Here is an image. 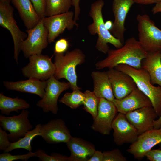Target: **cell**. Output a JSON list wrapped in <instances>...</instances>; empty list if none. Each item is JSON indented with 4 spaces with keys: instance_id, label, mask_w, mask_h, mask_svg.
<instances>
[{
    "instance_id": "f6af8a7d",
    "label": "cell",
    "mask_w": 161,
    "mask_h": 161,
    "mask_svg": "<svg viewBox=\"0 0 161 161\" xmlns=\"http://www.w3.org/2000/svg\"><path fill=\"white\" fill-rule=\"evenodd\" d=\"M159 130L161 131V127L159 129Z\"/></svg>"
},
{
    "instance_id": "8d00e7d4",
    "label": "cell",
    "mask_w": 161,
    "mask_h": 161,
    "mask_svg": "<svg viewBox=\"0 0 161 161\" xmlns=\"http://www.w3.org/2000/svg\"><path fill=\"white\" fill-rule=\"evenodd\" d=\"M80 0H72V6L74 7L75 12L74 19L76 21L79 19L80 13V8L79 6Z\"/></svg>"
},
{
    "instance_id": "7c38bea8",
    "label": "cell",
    "mask_w": 161,
    "mask_h": 161,
    "mask_svg": "<svg viewBox=\"0 0 161 161\" xmlns=\"http://www.w3.org/2000/svg\"><path fill=\"white\" fill-rule=\"evenodd\" d=\"M117 112L113 102L104 98H100L97 115L94 120L91 126L92 129L103 135L109 134Z\"/></svg>"
},
{
    "instance_id": "d4e9b609",
    "label": "cell",
    "mask_w": 161,
    "mask_h": 161,
    "mask_svg": "<svg viewBox=\"0 0 161 161\" xmlns=\"http://www.w3.org/2000/svg\"><path fill=\"white\" fill-rule=\"evenodd\" d=\"M30 107V104L23 99L18 97L12 98L0 93V110L3 115L8 116L13 111L18 113L19 110L27 109Z\"/></svg>"
},
{
    "instance_id": "f546056e",
    "label": "cell",
    "mask_w": 161,
    "mask_h": 161,
    "mask_svg": "<svg viewBox=\"0 0 161 161\" xmlns=\"http://www.w3.org/2000/svg\"><path fill=\"white\" fill-rule=\"evenodd\" d=\"M37 157L41 161H68V158L56 153H52L50 155H48L46 152L42 149L37 150Z\"/></svg>"
},
{
    "instance_id": "d6986e66",
    "label": "cell",
    "mask_w": 161,
    "mask_h": 161,
    "mask_svg": "<svg viewBox=\"0 0 161 161\" xmlns=\"http://www.w3.org/2000/svg\"><path fill=\"white\" fill-rule=\"evenodd\" d=\"M113 102L117 112L125 114L143 107L152 106L149 98L137 87L122 99L115 98Z\"/></svg>"
},
{
    "instance_id": "3957f363",
    "label": "cell",
    "mask_w": 161,
    "mask_h": 161,
    "mask_svg": "<svg viewBox=\"0 0 161 161\" xmlns=\"http://www.w3.org/2000/svg\"><path fill=\"white\" fill-rule=\"evenodd\" d=\"M85 59V54L78 48L68 52L65 55L55 53L54 63L56 70L54 76L58 80L64 78L67 80L72 91L80 90L77 85L76 67L83 63Z\"/></svg>"
},
{
    "instance_id": "2e32d148",
    "label": "cell",
    "mask_w": 161,
    "mask_h": 161,
    "mask_svg": "<svg viewBox=\"0 0 161 161\" xmlns=\"http://www.w3.org/2000/svg\"><path fill=\"white\" fill-rule=\"evenodd\" d=\"M106 72L115 99L125 97L137 87L133 79L128 74L115 68L109 69Z\"/></svg>"
},
{
    "instance_id": "8992f818",
    "label": "cell",
    "mask_w": 161,
    "mask_h": 161,
    "mask_svg": "<svg viewBox=\"0 0 161 161\" xmlns=\"http://www.w3.org/2000/svg\"><path fill=\"white\" fill-rule=\"evenodd\" d=\"M0 25L10 32L14 45V58L17 64L21 51L22 44L27 35L21 31L17 26L13 16V8L10 1H0Z\"/></svg>"
},
{
    "instance_id": "6da1fadb",
    "label": "cell",
    "mask_w": 161,
    "mask_h": 161,
    "mask_svg": "<svg viewBox=\"0 0 161 161\" xmlns=\"http://www.w3.org/2000/svg\"><path fill=\"white\" fill-rule=\"evenodd\" d=\"M148 53L141 46L138 41L132 37L128 39L122 46L116 49H109L105 58L96 63V69L115 68L125 64L137 69L141 67V62Z\"/></svg>"
},
{
    "instance_id": "1f68e13d",
    "label": "cell",
    "mask_w": 161,
    "mask_h": 161,
    "mask_svg": "<svg viewBox=\"0 0 161 161\" xmlns=\"http://www.w3.org/2000/svg\"><path fill=\"white\" fill-rule=\"evenodd\" d=\"M103 161H126V157L122 154L118 148L113 150L104 151L103 152Z\"/></svg>"
},
{
    "instance_id": "ffe728a7",
    "label": "cell",
    "mask_w": 161,
    "mask_h": 161,
    "mask_svg": "<svg viewBox=\"0 0 161 161\" xmlns=\"http://www.w3.org/2000/svg\"><path fill=\"white\" fill-rule=\"evenodd\" d=\"M66 145L71 153L68 161H88L96 150L92 143L80 138L72 137Z\"/></svg>"
},
{
    "instance_id": "5bb4252c",
    "label": "cell",
    "mask_w": 161,
    "mask_h": 161,
    "mask_svg": "<svg viewBox=\"0 0 161 161\" xmlns=\"http://www.w3.org/2000/svg\"><path fill=\"white\" fill-rule=\"evenodd\" d=\"M114 141L118 146L135 141L139 135L136 128L128 121L126 115L119 112L112 126Z\"/></svg>"
},
{
    "instance_id": "7a4b0ae2",
    "label": "cell",
    "mask_w": 161,
    "mask_h": 161,
    "mask_svg": "<svg viewBox=\"0 0 161 161\" xmlns=\"http://www.w3.org/2000/svg\"><path fill=\"white\" fill-rule=\"evenodd\" d=\"M104 4L103 0H97L91 5L89 14L93 22L88 26V30L91 35H97L96 48L100 52L106 54L109 49L108 43L112 44L116 49L120 48L123 44L115 38L105 27L102 13Z\"/></svg>"
},
{
    "instance_id": "ac0fdd59",
    "label": "cell",
    "mask_w": 161,
    "mask_h": 161,
    "mask_svg": "<svg viewBox=\"0 0 161 161\" xmlns=\"http://www.w3.org/2000/svg\"><path fill=\"white\" fill-rule=\"evenodd\" d=\"M126 118L137 129L139 135L154 129V123L158 116L152 106L140 108L127 113Z\"/></svg>"
},
{
    "instance_id": "603a6c76",
    "label": "cell",
    "mask_w": 161,
    "mask_h": 161,
    "mask_svg": "<svg viewBox=\"0 0 161 161\" xmlns=\"http://www.w3.org/2000/svg\"><path fill=\"white\" fill-rule=\"evenodd\" d=\"M27 29L35 27L41 19L30 0H11Z\"/></svg>"
},
{
    "instance_id": "836d02e7",
    "label": "cell",
    "mask_w": 161,
    "mask_h": 161,
    "mask_svg": "<svg viewBox=\"0 0 161 161\" xmlns=\"http://www.w3.org/2000/svg\"><path fill=\"white\" fill-rule=\"evenodd\" d=\"M10 141L8 134L0 126V150L3 151V152L5 151L10 145L11 143Z\"/></svg>"
},
{
    "instance_id": "44dd1931",
    "label": "cell",
    "mask_w": 161,
    "mask_h": 161,
    "mask_svg": "<svg viewBox=\"0 0 161 161\" xmlns=\"http://www.w3.org/2000/svg\"><path fill=\"white\" fill-rule=\"evenodd\" d=\"M4 86L8 90L35 94L41 99L44 96L47 86L46 80L32 78L16 82H3Z\"/></svg>"
},
{
    "instance_id": "f35d334b",
    "label": "cell",
    "mask_w": 161,
    "mask_h": 161,
    "mask_svg": "<svg viewBox=\"0 0 161 161\" xmlns=\"http://www.w3.org/2000/svg\"><path fill=\"white\" fill-rule=\"evenodd\" d=\"M134 2L142 4H156L161 1V0H134Z\"/></svg>"
},
{
    "instance_id": "d6a6232c",
    "label": "cell",
    "mask_w": 161,
    "mask_h": 161,
    "mask_svg": "<svg viewBox=\"0 0 161 161\" xmlns=\"http://www.w3.org/2000/svg\"><path fill=\"white\" fill-rule=\"evenodd\" d=\"M36 12L42 18L45 16L46 0H30Z\"/></svg>"
},
{
    "instance_id": "f1b7e54d",
    "label": "cell",
    "mask_w": 161,
    "mask_h": 161,
    "mask_svg": "<svg viewBox=\"0 0 161 161\" xmlns=\"http://www.w3.org/2000/svg\"><path fill=\"white\" fill-rule=\"evenodd\" d=\"M85 98L83 103L84 109L92 116L93 120L96 117L100 98L93 92L87 90L84 92Z\"/></svg>"
},
{
    "instance_id": "60d3db41",
    "label": "cell",
    "mask_w": 161,
    "mask_h": 161,
    "mask_svg": "<svg viewBox=\"0 0 161 161\" xmlns=\"http://www.w3.org/2000/svg\"><path fill=\"white\" fill-rule=\"evenodd\" d=\"M161 127V115L158 119L155 120L154 123V129H159Z\"/></svg>"
},
{
    "instance_id": "30bf717a",
    "label": "cell",
    "mask_w": 161,
    "mask_h": 161,
    "mask_svg": "<svg viewBox=\"0 0 161 161\" xmlns=\"http://www.w3.org/2000/svg\"><path fill=\"white\" fill-rule=\"evenodd\" d=\"M47 86L44 97L39 100L36 105L42 109L44 113L51 112L55 115L58 111V100L61 93L70 87L69 82H60L52 76L46 80Z\"/></svg>"
},
{
    "instance_id": "74e56055",
    "label": "cell",
    "mask_w": 161,
    "mask_h": 161,
    "mask_svg": "<svg viewBox=\"0 0 161 161\" xmlns=\"http://www.w3.org/2000/svg\"><path fill=\"white\" fill-rule=\"evenodd\" d=\"M103 152L95 150L92 156L88 161H103Z\"/></svg>"
},
{
    "instance_id": "cb8c5ba5",
    "label": "cell",
    "mask_w": 161,
    "mask_h": 161,
    "mask_svg": "<svg viewBox=\"0 0 161 161\" xmlns=\"http://www.w3.org/2000/svg\"><path fill=\"white\" fill-rule=\"evenodd\" d=\"M148 53L142 61L141 67L149 73L153 85L161 87V52Z\"/></svg>"
},
{
    "instance_id": "ee69618b",
    "label": "cell",
    "mask_w": 161,
    "mask_h": 161,
    "mask_svg": "<svg viewBox=\"0 0 161 161\" xmlns=\"http://www.w3.org/2000/svg\"><path fill=\"white\" fill-rule=\"evenodd\" d=\"M160 148H161V143H160Z\"/></svg>"
},
{
    "instance_id": "7402d4cb",
    "label": "cell",
    "mask_w": 161,
    "mask_h": 161,
    "mask_svg": "<svg viewBox=\"0 0 161 161\" xmlns=\"http://www.w3.org/2000/svg\"><path fill=\"white\" fill-rule=\"evenodd\" d=\"M91 76L93 82V92L96 95L113 102L115 98L107 72L93 71Z\"/></svg>"
},
{
    "instance_id": "e575fe53",
    "label": "cell",
    "mask_w": 161,
    "mask_h": 161,
    "mask_svg": "<svg viewBox=\"0 0 161 161\" xmlns=\"http://www.w3.org/2000/svg\"><path fill=\"white\" fill-rule=\"evenodd\" d=\"M69 42L66 39L61 38L57 41L55 46V53H63L69 47Z\"/></svg>"
},
{
    "instance_id": "ba28073f",
    "label": "cell",
    "mask_w": 161,
    "mask_h": 161,
    "mask_svg": "<svg viewBox=\"0 0 161 161\" xmlns=\"http://www.w3.org/2000/svg\"><path fill=\"white\" fill-rule=\"evenodd\" d=\"M28 58L29 63L22 69L25 77L44 81L54 75L55 66L48 56L41 54L31 56Z\"/></svg>"
},
{
    "instance_id": "4dcf8cb0",
    "label": "cell",
    "mask_w": 161,
    "mask_h": 161,
    "mask_svg": "<svg viewBox=\"0 0 161 161\" xmlns=\"http://www.w3.org/2000/svg\"><path fill=\"white\" fill-rule=\"evenodd\" d=\"M37 156L36 151L32 152L31 151L29 152L26 154L22 155H12L9 152H4L0 154V161H12L16 160H22L27 161L30 158Z\"/></svg>"
},
{
    "instance_id": "83f0119b",
    "label": "cell",
    "mask_w": 161,
    "mask_h": 161,
    "mask_svg": "<svg viewBox=\"0 0 161 161\" xmlns=\"http://www.w3.org/2000/svg\"><path fill=\"white\" fill-rule=\"evenodd\" d=\"M80 90H75L72 93H65L59 100V102L71 109L78 108L83 104L85 98L84 93H83Z\"/></svg>"
},
{
    "instance_id": "277c9868",
    "label": "cell",
    "mask_w": 161,
    "mask_h": 161,
    "mask_svg": "<svg viewBox=\"0 0 161 161\" xmlns=\"http://www.w3.org/2000/svg\"><path fill=\"white\" fill-rule=\"evenodd\" d=\"M115 68L131 77L137 88L150 100L152 106L158 116L161 115V87L155 86L151 82L148 72L141 67L137 69L125 64H120Z\"/></svg>"
},
{
    "instance_id": "d590c367",
    "label": "cell",
    "mask_w": 161,
    "mask_h": 161,
    "mask_svg": "<svg viewBox=\"0 0 161 161\" xmlns=\"http://www.w3.org/2000/svg\"><path fill=\"white\" fill-rule=\"evenodd\" d=\"M147 159L150 161H161V150H151L145 155Z\"/></svg>"
},
{
    "instance_id": "7bdbcfd3",
    "label": "cell",
    "mask_w": 161,
    "mask_h": 161,
    "mask_svg": "<svg viewBox=\"0 0 161 161\" xmlns=\"http://www.w3.org/2000/svg\"><path fill=\"white\" fill-rule=\"evenodd\" d=\"M10 0H0V1H10Z\"/></svg>"
},
{
    "instance_id": "9a60e30c",
    "label": "cell",
    "mask_w": 161,
    "mask_h": 161,
    "mask_svg": "<svg viewBox=\"0 0 161 161\" xmlns=\"http://www.w3.org/2000/svg\"><path fill=\"white\" fill-rule=\"evenodd\" d=\"M160 143L161 131L159 129H153L140 134L127 151L135 158L141 160L154 146Z\"/></svg>"
},
{
    "instance_id": "ab89813d",
    "label": "cell",
    "mask_w": 161,
    "mask_h": 161,
    "mask_svg": "<svg viewBox=\"0 0 161 161\" xmlns=\"http://www.w3.org/2000/svg\"><path fill=\"white\" fill-rule=\"evenodd\" d=\"M151 11L154 14L161 12V1L156 4L155 6L152 8Z\"/></svg>"
},
{
    "instance_id": "e0dca14e",
    "label": "cell",
    "mask_w": 161,
    "mask_h": 161,
    "mask_svg": "<svg viewBox=\"0 0 161 161\" xmlns=\"http://www.w3.org/2000/svg\"><path fill=\"white\" fill-rule=\"evenodd\" d=\"M134 0H113L112 10L114 21L112 29L110 31L112 35L124 43V23L127 14L132 5Z\"/></svg>"
},
{
    "instance_id": "4fadbf2b",
    "label": "cell",
    "mask_w": 161,
    "mask_h": 161,
    "mask_svg": "<svg viewBox=\"0 0 161 161\" xmlns=\"http://www.w3.org/2000/svg\"><path fill=\"white\" fill-rule=\"evenodd\" d=\"M40 136L50 144L66 143L72 137L65 122L61 119L53 120L41 124Z\"/></svg>"
},
{
    "instance_id": "b9f144b4",
    "label": "cell",
    "mask_w": 161,
    "mask_h": 161,
    "mask_svg": "<svg viewBox=\"0 0 161 161\" xmlns=\"http://www.w3.org/2000/svg\"><path fill=\"white\" fill-rule=\"evenodd\" d=\"M113 23L111 20H108L105 23V27L108 30L110 31L112 29Z\"/></svg>"
},
{
    "instance_id": "484cf974",
    "label": "cell",
    "mask_w": 161,
    "mask_h": 161,
    "mask_svg": "<svg viewBox=\"0 0 161 161\" xmlns=\"http://www.w3.org/2000/svg\"><path fill=\"white\" fill-rule=\"evenodd\" d=\"M41 125L40 123L37 124L34 129L28 131L24 137L16 142H11L10 145L4 152H9L14 149L19 148L31 151V141L35 137L40 136Z\"/></svg>"
},
{
    "instance_id": "5b68a950",
    "label": "cell",
    "mask_w": 161,
    "mask_h": 161,
    "mask_svg": "<svg viewBox=\"0 0 161 161\" xmlns=\"http://www.w3.org/2000/svg\"><path fill=\"white\" fill-rule=\"evenodd\" d=\"M136 18L141 46L147 52H161V30L147 15L138 14Z\"/></svg>"
},
{
    "instance_id": "9c48e42d",
    "label": "cell",
    "mask_w": 161,
    "mask_h": 161,
    "mask_svg": "<svg viewBox=\"0 0 161 161\" xmlns=\"http://www.w3.org/2000/svg\"><path fill=\"white\" fill-rule=\"evenodd\" d=\"M30 112L26 109H22L18 115L7 117L0 115V125L2 129L9 132L8 138L11 142H14L24 137L33 126L30 122L28 117Z\"/></svg>"
},
{
    "instance_id": "52a82bcc",
    "label": "cell",
    "mask_w": 161,
    "mask_h": 161,
    "mask_svg": "<svg viewBox=\"0 0 161 161\" xmlns=\"http://www.w3.org/2000/svg\"><path fill=\"white\" fill-rule=\"evenodd\" d=\"M43 18L33 28L26 31L27 37L23 42L21 49L25 58L41 54L47 46L48 32L44 25Z\"/></svg>"
},
{
    "instance_id": "4316f807",
    "label": "cell",
    "mask_w": 161,
    "mask_h": 161,
    "mask_svg": "<svg viewBox=\"0 0 161 161\" xmlns=\"http://www.w3.org/2000/svg\"><path fill=\"white\" fill-rule=\"evenodd\" d=\"M72 6V0H46L45 16L67 12Z\"/></svg>"
},
{
    "instance_id": "8fae6325",
    "label": "cell",
    "mask_w": 161,
    "mask_h": 161,
    "mask_svg": "<svg viewBox=\"0 0 161 161\" xmlns=\"http://www.w3.org/2000/svg\"><path fill=\"white\" fill-rule=\"evenodd\" d=\"M74 13L72 11H69L44 18V24L48 32V43L53 42L66 29L70 30L74 26H78V24L74 19Z\"/></svg>"
}]
</instances>
